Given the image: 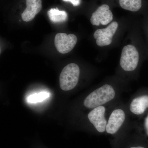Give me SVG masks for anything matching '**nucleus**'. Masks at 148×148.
I'll list each match as a JSON object with an SVG mask.
<instances>
[{"instance_id": "f257e3e1", "label": "nucleus", "mask_w": 148, "mask_h": 148, "mask_svg": "<svg viewBox=\"0 0 148 148\" xmlns=\"http://www.w3.org/2000/svg\"><path fill=\"white\" fill-rule=\"evenodd\" d=\"M116 96V92L112 85H103L87 95L84 101V105L87 108H95L111 102Z\"/></svg>"}, {"instance_id": "f03ea898", "label": "nucleus", "mask_w": 148, "mask_h": 148, "mask_svg": "<svg viewBox=\"0 0 148 148\" xmlns=\"http://www.w3.org/2000/svg\"><path fill=\"white\" fill-rule=\"evenodd\" d=\"M79 75V68L76 64L71 63L65 66L59 77L61 89L65 91L73 89L77 84Z\"/></svg>"}, {"instance_id": "7ed1b4c3", "label": "nucleus", "mask_w": 148, "mask_h": 148, "mask_svg": "<svg viewBox=\"0 0 148 148\" xmlns=\"http://www.w3.org/2000/svg\"><path fill=\"white\" fill-rule=\"evenodd\" d=\"M139 60L140 54L134 46L128 45L123 47L120 59L122 69L125 71H133L138 67Z\"/></svg>"}, {"instance_id": "20e7f679", "label": "nucleus", "mask_w": 148, "mask_h": 148, "mask_svg": "<svg viewBox=\"0 0 148 148\" xmlns=\"http://www.w3.org/2000/svg\"><path fill=\"white\" fill-rule=\"evenodd\" d=\"M118 28L117 22L114 21L105 29L96 30L93 34L94 38L96 39V44L101 47L110 45Z\"/></svg>"}, {"instance_id": "39448f33", "label": "nucleus", "mask_w": 148, "mask_h": 148, "mask_svg": "<svg viewBox=\"0 0 148 148\" xmlns=\"http://www.w3.org/2000/svg\"><path fill=\"white\" fill-rule=\"evenodd\" d=\"M77 38L75 35L58 33L54 38V44L59 53L65 54L73 50L76 44Z\"/></svg>"}, {"instance_id": "423d86ee", "label": "nucleus", "mask_w": 148, "mask_h": 148, "mask_svg": "<svg viewBox=\"0 0 148 148\" xmlns=\"http://www.w3.org/2000/svg\"><path fill=\"white\" fill-rule=\"evenodd\" d=\"M126 114L121 108H116L112 111L108 119L106 132L111 135L115 134L123 125L125 119Z\"/></svg>"}, {"instance_id": "0eeeda50", "label": "nucleus", "mask_w": 148, "mask_h": 148, "mask_svg": "<svg viewBox=\"0 0 148 148\" xmlns=\"http://www.w3.org/2000/svg\"><path fill=\"white\" fill-rule=\"evenodd\" d=\"M106 108L104 106L92 109L88 115L89 121L95 129L101 133L106 132L108 120L106 117Z\"/></svg>"}, {"instance_id": "6e6552de", "label": "nucleus", "mask_w": 148, "mask_h": 148, "mask_svg": "<svg viewBox=\"0 0 148 148\" xmlns=\"http://www.w3.org/2000/svg\"><path fill=\"white\" fill-rule=\"evenodd\" d=\"M113 15L110 10V7L107 4H103L97 8L92 14L90 18V23L94 26H98L100 24L108 25L112 21Z\"/></svg>"}, {"instance_id": "1a4fd4ad", "label": "nucleus", "mask_w": 148, "mask_h": 148, "mask_svg": "<svg viewBox=\"0 0 148 148\" xmlns=\"http://www.w3.org/2000/svg\"><path fill=\"white\" fill-rule=\"evenodd\" d=\"M27 8L21 14L23 21H32L42 9L41 0H26Z\"/></svg>"}, {"instance_id": "9d476101", "label": "nucleus", "mask_w": 148, "mask_h": 148, "mask_svg": "<svg viewBox=\"0 0 148 148\" xmlns=\"http://www.w3.org/2000/svg\"><path fill=\"white\" fill-rule=\"evenodd\" d=\"M148 108V95H140L133 98L130 102L129 110L136 115L143 114Z\"/></svg>"}, {"instance_id": "9b49d317", "label": "nucleus", "mask_w": 148, "mask_h": 148, "mask_svg": "<svg viewBox=\"0 0 148 148\" xmlns=\"http://www.w3.org/2000/svg\"><path fill=\"white\" fill-rule=\"evenodd\" d=\"M47 14L50 21L53 23L65 22L68 18V14L64 11H60L58 8H51L48 11Z\"/></svg>"}, {"instance_id": "f8f14e48", "label": "nucleus", "mask_w": 148, "mask_h": 148, "mask_svg": "<svg viewBox=\"0 0 148 148\" xmlns=\"http://www.w3.org/2000/svg\"><path fill=\"white\" fill-rule=\"evenodd\" d=\"M122 8L132 12H137L142 6V0H119Z\"/></svg>"}, {"instance_id": "ddd939ff", "label": "nucleus", "mask_w": 148, "mask_h": 148, "mask_svg": "<svg viewBox=\"0 0 148 148\" xmlns=\"http://www.w3.org/2000/svg\"><path fill=\"white\" fill-rule=\"evenodd\" d=\"M49 93L47 92H40L38 93H35L29 95L27 101L29 103H36L42 102L49 98Z\"/></svg>"}, {"instance_id": "4468645a", "label": "nucleus", "mask_w": 148, "mask_h": 148, "mask_svg": "<svg viewBox=\"0 0 148 148\" xmlns=\"http://www.w3.org/2000/svg\"><path fill=\"white\" fill-rule=\"evenodd\" d=\"M64 1L70 2L73 4L74 6H77L80 4V0H64Z\"/></svg>"}, {"instance_id": "2eb2a0df", "label": "nucleus", "mask_w": 148, "mask_h": 148, "mask_svg": "<svg viewBox=\"0 0 148 148\" xmlns=\"http://www.w3.org/2000/svg\"><path fill=\"white\" fill-rule=\"evenodd\" d=\"M144 125H145V128L147 134L148 135V114L147 116L146 117L145 119Z\"/></svg>"}, {"instance_id": "dca6fc26", "label": "nucleus", "mask_w": 148, "mask_h": 148, "mask_svg": "<svg viewBox=\"0 0 148 148\" xmlns=\"http://www.w3.org/2000/svg\"><path fill=\"white\" fill-rule=\"evenodd\" d=\"M130 148H145L143 147H140V146H138V147H133Z\"/></svg>"}]
</instances>
